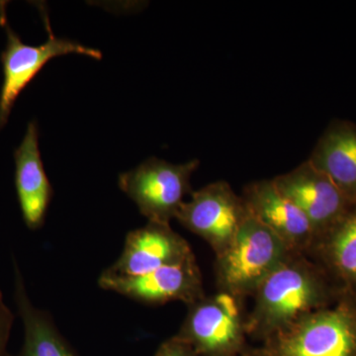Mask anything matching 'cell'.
Wrapping results in <instances>:
<instances>
[{
	"mask_svg": "<svg viewBox=\"0 0 356 356\" xmlns=\"http://www.w3.org/2000/svg\"><path fill=\"white\" fill-rule=\"evenodd\" d=\"M343 296L320 264L309 255L294 252L252 295L248 337L264 343L309 314L334 305Z\"/></svg>",
	"mask_w": 356,
	"mask_h": 356,
	"instance_id": "1",
	"label": "cell"
},
{
	"mask_svg": "<svg viewBox=\"0 0 356 356\" xmlns=\"http://www.w3.org/2000/svg\"><path fill=\"white\" fill-rule=\"evenodd\" d=\"M252 356H356V302L343 296L254 348Z\"/></svg>",
	"mask_w": 356,
	"mask_h": 356,
	"instance_id": "2",
	"label": "cell"
},
{
	"mask_svg": "<svg viewBox=\"0 0 356 356\" xmlns=\"http://www.w3.org/2000/svg\"><path fill=\"white\" fill-rule=\"evenodd\" d=\"M294 252L273 231L248 215L234 242L215 259L218 291L252 297L259 285Z\"/></svg>",
	"mask_w": 356,
	"mask_h": 356,
	"instance_id": "3",
	"label": "cell"
},
{
	"mask_svg": "<svg viewBox=\"0 0 356 356\" xmlns=\"http://www.w3.org/2000/svg\"><path fill=\"white\" fill-rule=\"evenodd\" d=\"M188 307L175 334L199 356H252L245 300L217 291Z\"/></svg>",
	"mask_w": 356,
	"mask_h": 356,
	"instance_id": "4",
	"label": "cell"
},
{
	"mask_svg": "<svg viewBox=\"0 0 356 356\" xmlns=\"http://www.w3.org/2000/svg\"><path fill=\"white\" fill-rule=\"evenodd\" d=\"M199 165V159L175 165L152 156L134 170L121 173L118 186L147 222L170 224L184 198L193 193L191 177Z\"/></svg>",
	"mask_w": 356,
	"mask_h": 356,
	"instance_id": "5",
	"label": "cell"
},
{
	"mask_svg": "<svg viewBox=\"0 0 356 356\" xmlns=\"http://www.w3.org/2000/svg\"><path fill=\"white\" fill-rule=\"evenodd\" d=\"M48 41L40 46H29L21 41L19 36L11 29L7 21L4 4H0V24L6 32V50L1 54L3 65V83L0 91V131L6 125L16 100L34 77L51 58L69 54L88 56L99 60V50L83 46L67 38H58L51 34L48 19Z\"/></svg>",
	"mask_w": 356,
	"mask_h": 356,
	"instance_id": "6",
	"label": "cell"
},
{
	"mask_svg": "<svg viewBox=\"0 0 356 356\" xmlns=\"http://www.w3.org/2000/svg\"><path fill=\"white\" fill-rule=\"evenodd\" d=\"M191 196L175 219L203 238L218 257L234 242L250 215L245 201L224 180L205 185Z\"/></svg>",
	"mask_w": 356,
	"mask_h": 356,
	"instance_id": "7",
	"label": "cell"
},
{
	"mask_svg": "<svg viewBox=\"0 0 356 356\" xmlns=\"http://www.w3.org/2000/svg\"><path fill=\"white\" fill-rule=\"evenodd\" d=\"M98 285L147 305L184 302L187 306L206 296L202 273L195 255L180 264L139 276H120L103 271Z\"/></svg>",
	"mask_w": 356,
	"mask_h": 356,
	"instance_id": "8",
	"label": "cell"
},
{
	"mask_svg": "<svg viewBox=\"0 0 356 356\" xmlns=\"http://www.w3.org/2000/svg\"><path fill=\"white\" fill-rule=\"evenodd\" d=\"M273 180L278 191L305 215L315 233V241L334 228L353 206L334 182L308 159Z\"/></svg>",
	"mask_w": 356,
	"mask_h": 356,
	"instance_id": "9",
	"label": "cell"
},
{
	"mask_svg": "<svg viewBox=\"0 0 356 356\" xmlns=\"http://www.w3.org/2000/svg\"><path fill=\"white\" fill-rule=\"evenodd\" d=\"M194 257L191 245L170 224L147 222L126 236L120 257L106 269L120 276H139Z\"/></svg>",
	"mask_w": 356,
	"mask_h": 356,
	"instance_id": "10",
	"label": "cell"
},
{
	"mask_svg": "<svg viewBox=\"0 0 356 356\" xmlns=\"http://www.w3.org/2000/svg\"><path fill=\"white\" fill-rule=\"evenodd\" d=\"M242 198L248 212L273 231L292 252L307 254L315 242L310 222L274 184L257 180L243 187Z\"/></svg>",
	"mask_w": 356,
	"mask_h": 356,
	"instance_id": "11",
	"label": "cell"
},
{
	"mask_svg": "<svg viewBox=\"0 0 356 356\" xmlns=\"http://www.w3.org/2000/svg\"><path fill=\"white\" fill-rule=\"evenodd\" d=\"M15 186L26 226L38 229L43 226L54 191L44 172L39 147L36 122L28 124L20 146L14 152Z\"/></svg>",
	"mask_w": 356,
	"mask_h": 356,
	"instance_id": "12",
	"label": "cell"
},
{
	"mask_svg": "<svg viewBox=\"0 0 356 356\" xmlns=\"http://www.w3.org/2000/svg\"><path fill=\"white\" fill-rule=\"evenodd\" d=\"M325 173L350 203H356V124L334 119L308 159Z\"/></svg>",
	"mask_w": 356,
	"mask_h": 356,
	"instance_id": "13",
	"label": "cell"
},
{
	"mask_svg": "<svg viewBox=\"0 0 356 356\" xmlns=\"http://www.w3.org/2000/svg\"><path fill=\"white\" fill-rule=\"evenodd\" d=\"M307 255L325 269L343 296L356 302V203L334 228L318 236Z\"/></svg>",
	"mask_w": 356,
	"mask_h": 356,
	"instance_id": "14",
	"label": "cell"
},
{
	"mask_svg": "<svg viewBox=\"0 0 356 356\" xmlns=\"http://www.w3.org/2000/svg\"><path fill=\"white\" fill-rule=\"evenodd\" d=\"M14 300L24 330L17 356H79L47 312L33 304L19 267L14 266Z\"/></svg>",
	"mask_w": 356,
	"mask_h": 356,
	"instance_id": "15",
	"label": "cell"
},
{
	"mask_svg": "<svg viewBox=\"0 0 356 356\" xmlns=\"http://www.w3.org/2000/svg\"><path fill=\"white\" fill-rule=\"evenodd\" d=\"M14 324V315L6 303L3 294L0 290V356H10L8 343Z\"/></svg>",
	"mask_w": 356,
	"mask_h": 356,
	"instance_id": "16",
	"label": "cell"
},
{
	"mask_svg": "<svg viewBox=\"0 0 356 356\" xmlns=\"http://www.w3.org/2000/svg\"><path fill=\"white\" fill-rule=\"evenodd\" d=\"M154 356H199L189 344L173 336L159 346Z\"/></svg>",
	"mask_w": 356,
	"mask_h": 356,
	"instance_id": "17",
	"label": "cell"
}]
</instances>
